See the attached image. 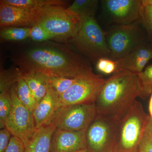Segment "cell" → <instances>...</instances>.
<instances>
[{
  "label": "cell",
  "instance_id": "cell-2",
  "mask_svg": "<svg viewBox=\"0 0 152 152\" xmlns=\"http://www.w3.org/2000/svg\"><path fill=\"white\" fill-rule=\"evenodd\" d=\"M140 97L137 74L115 73L106 80L95 102L98 115L118 122Z\"/></svg>",
  "mask_w": 152,
  "mask_h": 152
},
{
  "label": "cell",
  "instance_id": "cell-29",
  "mask_svg": "<svg viewBox=\"0 0 152 152\" xmlns=\"http://www.w3.org/2000/svg\"><path fill=\"white\" fill-rule=\"evenodd\" d=\"M25 146L21 140L12 136L9 146L5 152H24Z\"/></svg>",
  "mask_w": 152,
  "mask_h": 152
},
{
  "label": "cell",
  "instance_id": "cell-14",
  "mask_svg": "<svg viewBox=\"0 0 152 152\" xmlns=\"http://www.w3.org/2000/svg\"><path fill=\"white\" fill-rule=\"evenodd\" d=\"M87 130L56 129L52 137L50 152H73L87 149Z\"/></svg>",
  "mask_w": 152,
  "mask_h": 152
},
{
  "label": "cell",
  "instance_id": "cell-12",
  "mask_svg": "<svg viewBox=\"0 0 152 152\" xmlns=\"http://www.w3.org/2000/svg\"><path fill=\"white\" fill-rule=\"evenodd\" d=\"M142 0H104L103 9L115 26L129 25L139 21Z\"/></svg>",
  "mask_w": 152,
  "mask_h": 152
},
{
  "label": "cell",
  "instance_id": "cell-8",
  "mask_svg": "<svg viewBox=\"0 0 152 152\" xmlns=\"http://www.w3.org/2000/svg\"><path fill=\"white\" fill-rule=\"evenodd\" d=\"M105 81L94 72L80 77L60 96V101L63 106L95 103Z\"/></svg>",
  "mask_w": 152,
  "mask_h": 152
},
{
  "label": "cell",
  "instance_id": "cell-20",
  "mask_svg": "<svg viewBox=\"0 0 152 152\" xmlns=\"http://www.w3.org/2000/svg\"><path fill=\"white\" fill-rule=\"evenodd\" d=\"M99 1L97 0H75L67 9L82 20L89 17L94 18Z\"/></svg>",
  "mask_w": 152,
  "mask_h": 152
},
{
  "label": "cell",
  "instance_id": "cell-21",
  "mask_svg": "<svg viewBox=\"0 0 152 152\" xmlns=\"http://www.w3.org/2000/svg\"><path fill=\"white\" fill-rule=\"evenodd\" d=\"M139 21L152 43V0H142Z\"/></svg>",
  "mask_w": 152,
  "mask_h": 152
},
{
  "label": "cell",
  "instance_id": "cell-30",
  "mask_svg": "<svg viewBox=\"0 0 152 152\" xmlns=\"http://www.w3.org/2000/svg\"><path fill=\"white\" fill-rule=\"evenodd\" d=\"M12 134L7 128L0 131V152H5L10 141Z\"/></svg>",
  "mask_w": 152,
  "mask_h": 152
},
{
  "label": "cell",
  "instance_id": "cell-4",
  "mask_svg": "<svg viewBox=\"0 0 152 152\" xmlns=\"http://www.w3.org/2000/svg\"><path fill=\"white\" fill-rule=\"evenodd\" d=\"M82 23L75 37L71 39L75 48L96 64L102 58H110L106 31L94 18L82 19Z\"/></svg>",
  "mask_w": 152,
  "mask_h": 152
},
{
  "label": "cell",
  "instance_id": "cell-3",
  "mask_svg": "<svg viewBox=\"0 0 152 152\" xmlns=\"http://www.w3.org/2000/svg\"><path fill=\"white\" fill-rule=\"evenodd\" d=\"M149 118L142 104L136 101L118 122L113 152H137Z\"/></svg>",
  "mask_w": 152,
  "mask_h": 152
},
{
  "label": "cell",
  "instance_id": "cell-16",
  "mask_svg": "<svg viewBox=\"0 0 152 152\" xmlns=\"http://www.w3.org/2000/svg\"><path fill=\"white\" fill-rule=\"evenodd\" d=\"M56 129L52 123L37 129L25 145L24 152H50L52 137Z\"/></svg>",
  "mask_w": 152,
  "mask_h": 152
},
{
  "label": "cell",
  "instance_id": "cell-9",
  "mask_svg": "<svg viewBox=\"0 0 152 152\" xmlns=\"http://www.w3.org/2000/svg\"><path fill=\"white\" fill-rule=\"evenodd\" d=\"M97 115L95 103L63 106L53 123L57 129L83 130L88 129Z\"/></svg>",
  "mask_w": 152,
  "mask_h": 152
},
{
  "label": "cell",
  "instance_id": "cell-15",
  "mask_svg": "<svg viewBox=\"0 0 152 152\" xmlns=\"http://www.w3.org/2000/svg\"><path fill=\"white\" fill-rule=\"evenodd\" d=\"M63 106L59 96L49 86L46 94L38 103L33 113L37 129L53 123Z\"/></svg>",
  "mask_w": 152,
  "mask_h": 152
},
{
  "label": "cell",
  "instance_id": "cell-26",
  "mask_svg": "<svg viewBox=\"0 0 152 152\" xmlns=\"http://www.w3.org/2000/svg\"><path fill=\"white\" fill-rule=\"evenodd\" d=\"M19 69L14 70H1L0 92H10L11 88L16 83Z\"/></svg>",
  "mask_w": 152,
  "mask_h": 152
},
{
  "label": "cell",
  "instance_id": "cell-6",
  "mask_svg": "<svg viewBox=\"0 0 152 152\" xmlns=\"http://www.w3.org/2000/svg\"><path fill=\"white\" fill-rule=\"evenodd\" d=\"M82 21L79 16L64 6H54L38 24L54 38L69 39L70 41L78 31Z\"/></svg>",
  "mask_w": 152,
  "mask_h": 152
},
{
  "label": "cell",
  "instance_id": "cell-7",
  "mask_svg": "<svg viewBox=\"0 0 152 152\" xmlns=\"http://www.w3.org/2000/svg\"><path fill=\"white\" fill-rule=\"evenodd\" d=\"M16 83L11 88L12 107L6 121L5 128L12 136L21 140L25 146L37 129L32 112L22 103L18 97Z\"/></svg>",
  "mask_w": 152,
  "mask_h": 152
},
{
  "label": "cell",
  "instance_id": "cell-28",
  "mask_svg": "<svg viewBox=\"0 0 152 152\" xmlns=\"http://www.w3.org/2000/svg\"><path fill=\"white\" fill-rule=\"evenodd\" d=\"M96 68L105 75H113L116 69V62L109 58H102L96 64Z\"/></svg>",
  "mask_w": 152,
  "mask_h": 152
},
{
  "label": "cell",
  "instance_id": "cell-5",
  "mask_svg": "<svg viewBox=\"0 0 152 152\" xmlns=\"http://www.w3.org/2000/svg\"><path fill=\"white\" fill-rule=\"evenodd\" d=\"M106 32L110 58L115 61L127 56L139 44L148 39L139 21L131 24L115 26Z\"/></svg>",
  "mask_w": 152,
  "mask_h": 152
},
{
  "label": "cell",
  "instance_id": "cell-11",
  "mask_svg": "<svg viewBox=\"0 0 152 152\" xmlns=\"http://www.w3.org/2000/svg\"><path fill=\"white\" fill-rule=\"evenodd\" d=\"M28 10L9 5L0 2V26L31 28L39 23L52 7Z\"/></svg>",
  "mask_w": 152,
  "mask_h": 152
},
{
  "label": "cell",
  "instance_id": "cell-10",
  "mask_svg": "<svg viewBox=\"0 0 152 152\" xmlns=\"http://www.w3.org/2000/svg\"><path fill=\"white\" fill-rule=\"evenodd\" d=\"M117 124L98 115L87 130V148L91 152H113Z\"/></svg>",
  "mask_w": 152,
  "mask_h": 152
},
{
  "label": "cell",
  "instance_id": "cell-34",
  "mask_svg": "<svg viewBox=\"0 0 152 152\" xmlns=\"http://www.w3.org/2000/svg\"><path fill=\"white\" fill-rule=\"evenodd\" d=\"M73 152H91L88 148L86 149L80 150V151H77Z\"/></svg>",
  "mask_w": 152,
  "mask_h": 152
},
{
  "label": "cell",
  "instance_id": "cell-1",
  "mask_svg": "<svg viewBox=\"0 0 152 152\" xmlns=\"http://www.w3.org/2000/svg\"><path fill=\"white\" fill-rule=\"evenodd\" d=\"M15 61L21 72H40L48 76L75 78L94 72L88 60L56 45L29 49Z\"/></svg>",
  "mask_w": 152,
  "mask_h": 152
},
{
  "label": "cell",
  "instance_id": "cell-32",
  "mask_svg": "<svg viewBox=\"0 0 152 152\" xmlns=\"http://www.w3.org/2000/svg\"><path fill=\"white\" fill-rule=\"evenodd\" d=\"M145 133L152 139V119L150 117L147 123Z\"/></svg>",
  "mask_w": 152,
  "mask_h": 152
},
{
  "label": "cell",
  "instance_id": "cell-17",
  "mask_svg": "<svg viewBox=\"0 0 152 152\" xmlns=\"http://www.w3.org/2000/svg\"><path fill=\"white\" fill-rule=\"evenodd\" d=\"M21 72L38 103L48 92L50 86L48 76L40 72Z\"/></svg>",
  "mask_w": 152,
  "mask_h": 152
},
{
  "label": "cell",
  "instance_id": "cell-13",
  "mask_svg": "<svg viewBox=\"0 0 152 152\" xmlns=\"http://www.w3.org/2000/svg\"><path fill=\"white\" fill-rule=\"evenodd\" d=\"M152 59V43L148 39L142 42L127 56L117 61L115 73L128 72L138 74Z\"/></svg>",
  "mask_w": 152,
  "mask_h": 152
},
{
  "label": "cell",
  "instance_id": "cell-33",
  "mask_svg": "<svg viewBox=\"0 0 152 152\" xmlns=\"http://www.w3.org/2000/svg\"><path fill=\"white\" fill-rule=\"evenodd\" d=\"M149 112L150 117L152 119V94L150 96L149 102Z\"/></svg>",
  "mask_w": 152,
  "mask_h": 152
},
{
  "label": "cell",
  "instance_id": "cell-23",
  "mask_svg": "<svg viewBox=\"0 0 152 152\" xmlns=\"http://www.w3.org/2000/svg\"><path fill=\"white\" fill-rule=\"evenodd\" d=\"M31 28L7 27L0 31L1 39L7 41H19L30 38Z\"/></svg>",
  "mask_w": 152,
  "mask_h": 152
},
{
  "label": "cell",
  "instance_id": "cell-22",
  "mask_svg": "<svg viewBox=\"0 0 152 152\" xmlns=\"http://www.w3.org/2000/svg\"><path fill=\"white\" fill-rule=\"evenodd\" d=\"M137 75L140 98L145 99L152 94V64L147 67Z\"/></svg>",
  "mask_w": 152,
  "mask_h": 152
},
{
  "label": "cell",
  "instance_id": "cell-18",
  "mask_svg": "<svg viewBox=\"0 0 152 152\" xmlns=\"http://www.w3.org/2000/svg\"><path fill=\"white\" fill-rule=\"evenodd\" d=\"M1 2L20 8L36 10L52 6L65 7V1L61 0H1Z\"/></svg>",
  "mask_w": 152,
  "mask_h": 152
},
{
  "label": "cell",
  "instance_id": "cell-19",
  "mask_svg": "<svg viewBox=\"0 0 152 152\" xmlns=\"http://www.w3.org/2000/svg\"><path fill=\"white\" fill-rule=\"evenodd\" d=\"M16 89L17 95L20 101L31 112H34L37 102L35 98L23 77L19 69L17 76Z\"/></svg>",
  "mask_w": 152,
  "mask_h": 152
},
{
  "label": "cell",
  "instance_id": "cell-25",
  "mask_svg": "<svg viewBox=\"0 0 152 152\" xmlns=\"http://www.w3.org/2000/svg\"><path fill=\"white\" fill-rule=\"evenodd\" d=\"M12 101L10 92H0V128H5L6 121L10 113Z\"/></svg>",
  "mask_w": 152,
  "mask_h": 152
},
{
  "label": "cell",
  "instance_id": "cell-31",
  "mask_svg": "<svg viewBox=\"0 0 152 152\" xmlns=\"http://www.w3.org/2000/svg\"><path fill=\"white\" fill-rule=\"evenodd\" d=\"M136 152H152V139L145 133Z\"/></svg>",
  "mask_w": 152,
  "mask_h": 152
},
{
  "label": "cell",
  "instance_id": "cell-27",
  "mask_svg": "<svg viewBox=\"0 0 152 152\" xmlns=\"http://www.w3.org/2000/svg\"><path fill=\"white\" fill-rule=\"evenodd\" d=\"M30 38L33 41L38 42H44L55 39L45 29L39 24L31 28Z\"/></svg>",
  "mask_w": 152,
  "mask_h": 152
},
{
  "label": "cell",
  "instance_id": "cell-24",
  "mask_svg": "<svg viewBox=\"0 0 152 152\" xmlns=\"http://www.w3.org/2000/svg\"><path fill=\"white\" fill-rule=\"evenodd\" d=\"M48 78L50 86L60 96L66 91L79 77L70 78L60 76H48Z\"/></svg>",
  "mask_w": 152,
  "mask_h": 152
}]
</instances>
